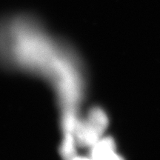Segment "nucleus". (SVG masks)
I'll return each instance as SVG.
<instances>
[{
	"label": "nucleus",
	"instance_id": "1",
	"mask_svg": "<svg viewBox=\"0 0 160 160\" xmlns=\"http://www.w3.org/2000/svg\"><path fill=\"white\" fill-rule=\"evenodd\" d=\"M91 157L93 160H124L116 152L114 140L109 137L101 138L92 146Z\"/></svg>",
	"mask_w": 160,
	"mask_h": 160
},
{
	"label": "nucleus",
	"instance_id": "2",
	"mask_svg": "<svg viewBox=\"0 0 160 160\" xmlns=\"http://www.w3.org/2000/svg\"><path fill=\"white\" fill-rule=\"evenodd\" d=\"M73 133L77 143L82 147L91 148L102 138V135L87 120L77 121Z\"/></svg>",
	"mask_w": 160,
	"mask_h": 160
},
{
	"label": "nucleus",
	"instance_id": "3",
	"mask_svg": "<svg viewBox=\"0 0 160 160\" xmlns=\"http://www.w3.org/2000/svg\"><path fill=\"white\" fill-rule=\"evenodd\" d=\"M86 120L101 135L103 134L108 125V119L107 114L102 109L97 107L90 110Z\"/></svg>",
	"mask_w": 160,
	"mask_h": 160
},
{
	"label": "nucleus",
	"instance_id": "4",
	"mask_svg": "<svg viewBox=\"0 0 160 160\" xmlns=\"http://www.w3.org/2000/svg\"><path fill=\"white\" fill-rule=\"evenodd\" d=\"M77 145L73 133H65L59 148L60 155L63 160H72L77 157Z\"/></svg>",
	"mask_w": 160,
	"mask_h": 160
},
{
	"label": "nucleus",
	"instance_id": "5",
	"mask_svg": "<svg viewBox=\"0 0 160 160\" xmlns=\"http://www.w3.org/2000/svg\"><path fill=\"white\" fill-rule=\"evenodd\" d=\"M72 160H93L92 158H88V157H76L73 158Z\"/></svg>",
	"mask_w": 160,
	"mask_h": 160
}]
</instances>
